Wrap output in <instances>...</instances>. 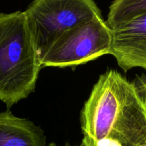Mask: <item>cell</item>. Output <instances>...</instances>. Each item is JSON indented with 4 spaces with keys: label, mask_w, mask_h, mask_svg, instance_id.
I'll return each mask as SVG.
<instances>
[{
    "label": "cell",
    "mask_w": 146,
    "mask_h": 146,
    "mask_svg": "<svg viewBox=\"0 0 146 146\" xmlns=\"http://www.w3.org/2000/svg\"><path fill=\"white\" fill-rule=\"evenodd\" d=\"M112 29L102 16L78 24L66 31L41 55L43 67L74 66L106 54L112 46Z\"/></svg>",
    "instance_id": "cell-3"
},
{
    "label": "cell",
    "mask_w": 146,
    "mask_h": 146,
    "mask_svg": "<svg viewBox=\"0 0 146 146\" xmlns=\"http://www.w3.org/2000/svg\"><path fill=\"white\" fill-rule=\"evenodd\" d=\"M0 146H46L44 132L31 121L0 112Z\"/></svg>",
    "instance_id": "cell-6"
},
{
    "label": "cell",
    "mask_w": 146,
    "mask_h": 146,
    "mask_svg": "<svg viewBox=\"0 0 146 146\" xmlns=\"http://www.w3.org/2000/svg\"><path fill=\"white\" fill-rule=\"evenodd\" d=\"M143 89H145L144 90V91L146 93V85H145V87H143Z\"/></svg>",
    "instance_id": "cell-9"
},
{
    "label": "cell",
    "mask_w": 146,
    "mask_h": 146,
    "mask_svg": "<svg viewBox=\"0 0 146 146\" xmlns=\"http://www.w3.org/2000/svg\"><path fill=\"white\" fill-rule=\"evenodd\" d=\"M145 94L115 70L101 74L81 111V145L146 146Z\"/></svg>",
    "instance_id": "cell-1"
},
{
    "label": "cell",
    "mask_w": 146,
    "mask_h": 146,
    "mask_svg": "<svg viewBox=\"0 0 146 146\" xmlns=\"http://www.w3.org/2000/svg\"><path fill=\"white\" fill-rule=\"evenodd\" d=\"M110 54L127 71L134 68L146 71V11L112 29Z\"/></svg>",
    "instance_id": "cell-5"
},
{
    "label": "cell",
    "mask_w": 146,
    "mask_h": 146,
    "mask_svg": "<svg viewBox=\"0 0 146 146\" xmlns=\"http://www.w3.org/2000/svg\"><path fill=\"white\" fill-rule=\"evenodd\" d=\"M46 146H59V145H57L56 144H55V143H51V144H49V145H46ZM64 146H71V145H68V144H66V145H64ZM79 146H83V145H79Z\"/></svg>",
    "instance_id": "cell-8"
},
{
    "label": "cell",
    "mask_w": 146,
    "mask_h": 146,
    "mask_svg": "<svg viewBox=\"0 0 146 146\" xmlns=\"http://www.w3.org/2000/svg\"><path fill=\"white\" fill-rule=\"evenodd\" d=\"M42 67L25 12L0 13V101L11 107L27 98Z\"/></svg>",
    "instance_id": "cell-2"
},
{
    "label": "cell",
    "mask_w": 146,
    "mask_h": 146,
    "mask_svg": "<svg viewBox=\"0 0 146 146\" xmlns=\"http://www.w3.org/2000/svg\"><path fill=\"white\" fill-rule=\"evenodd\" d=\"M24 12L40 57L66 31L102 16L94 0H34Z\"/></svg>",
    "instance_id": "cell-4"
},
{
    "label": "cell",
    "mask_w": 146,
    "mask_h": 146,
    "mask_svg": "<svg viewBox=\"0 0 146 146\" xmlns=\"http://www.w3.org/2000/svg\"><path fill=\"white\" fill-rule=\"evenodd\" d=\"M146 11V0H114L106 22L111 29Z\"/></svg>",
    "instance_id": "cell-7"
}]
</instances>
